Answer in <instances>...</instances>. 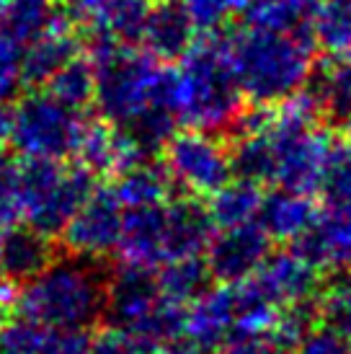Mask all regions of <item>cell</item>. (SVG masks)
Here are the masks:
<instances>
[{
	"instance_id": "cell-1",
	"label": "cell",
	"mask_w": 351,
	"mask_h": 354,
	"mask_svg": "<svg viewBox=\"0 0 351 354\" xmlns=\"http://www.w3.org/2000/svg\"><path fill=\"white\" fill-rule=\"evenodd\" d=\"M230 39L233 75L243 99L272 106L307 86L312 78L315 41L310 24L297 31L248 26Z\"/></svg>"
},
{
	"instance_id": "cell-2",
	"label": "cell",
	"mask_w": 351,
	"mask_h": 354,
	"mask_svg": "<svg viewBox=\"0 0 351 354\" xmlns=\"http://www.w3.org/2000/svg\"><path fill=\"white\" fill-rule=\"evenodd\" d=\"M104 259L80 254L55 256L16 292V313L55 328H96L104 321L108 274Z\"/></svg>"
},
{
	"instance_id": "cell-3",
	"label": "cell",
	"mask_w": 351,
	"mask_h": 354,
	"mask_svg": "<svg viewBox=\"0 0 351 354\" xmlns=\"http://www.w3.org/2000/svg\"><path fill=\"white\" fill-rule=\"evenodd\" d=\"M178 70V119L194 129L225 132L233 129L243 111L230 62V39L222 31L202 34L184 52Z\"/></svg>"
},
{
	"instance_id": "cell-4",
	"label": "cell",
	"mask_w": 351,
	"mask_h": 354,
	"mask_svg": "<svg viewBox=\"0 0 351 354\" xmlns=\"http://www.w3.org/2000/svg\"><path fill=\"white\" fill-rule=\"evenodd\" d=\"M19 184L23 205L21 220L41 236L57 238L75 209L98 187V176L78 160L19 158Z\"/></svg>"
},
{
	"instance_id": "cell-5",
	"label": "cell",
	"mask_w": 351,
	"mask_h": 354,
	"mask_svg": "<svg viewBox=\"0 0 351 354\" xmlns=\"http://www.w3.org/2000/svg\"><path fill=\"white\" fill-rule=\"evenodd\" d=\"M86 122V111L62 104L44 88H29L10 111L8 142L21 158L73 160Z\"/></svg>"
},
{
	"instance_id": "cell-6",
	"label": "cell",
	"mask_w": 351,
	"mask_h": 354,
	"mask_svg": "<svg viewBox=\"0 0 351 354\" xmlns=\"http://www.w3.org/2000/svg\"><path fill=\"white\" fill-rule=\"evenodd\" d=\"M163 168L186 194L205 199L233 178L230 148L215 132L189 127L184 132L176 129L163 145Z\"/></svg>"
},
{
	"instance_id": "cell-7",
	"label": "cell",
	"mask_w": 351,
	"mask_h": 354,
	"mask_svg": "<svg viewBox=\"0 0 351 354\" xmlns=\"http://www.w3.org/2000/svg\"><path fill=\"white\" fill-rule=\"evenodd\" d=\"M124 207L111 187H96L62 227L59 241L70 254L106 259L117 251Z\"/></svg>"
},
{
	"instance_id": "cell-8",
	"label": "cell",
	"mask_w": 351,
	"mask_h": 354,
	"mask_svg": "<svg viewBox=\"0 0 351 354\" xmlns=\"http://www.w3.org/2000/svg\"><path fill=\"white\" fill-rule=\"evenodd\" d=\"M205 264L209 277H215L225 285H238L256 274L263 259L272 254V238L263 233V227L251 220L243 225H230L212 233L207 243Z\"/></svg>"
},
{
	"instance_id": "cell-9",
	"label": "cell",
	"mask_w": 351,
	"mask_h": 354,
	"mask_svg": "<svg viewBox=\"0 0 351 354\" xmlns=\"http://www.w3.org/2000/svg\"><path fill=\"white\" fill-rule=\"evenodd\" d=\"M163 295L158 290L155 272L145 266L124 264L106 279V303L104 318L108 326L137 336L145 321L155 313Z\"/></svg>"
},
{
	"instance_id": "cell-10",
	"label": "cell",
	"mask_w": 351,
	"mask_h": 354,
	"mask_svg": "<svg viewBox=\"0 0 351 354\" xmlns=\"http://www.w3.org/2000/svg\"><path fill=\"white\" fill-rule=\"evenodd\" d=\"M251 279L276 308L312 303L323 290L321 269L294 248L269 254Z\"/></svg>"
},
{
	"instance_id": "cell-11",
	"label": "cell",
	"mask_w": 351,
	"mask_h": 354,
	"mask_svg": "<svg viewBox=\"0 0 351 354\" xmlns=\"http://www.w3.org/2000/svg\"><path fill=\"white\" fill-rule=\"evenodd\" d=\"M114 254L129 266L158 269L166 254V205L132 207L122 217V236Z\"/></svg>"
},
{
	"instance_id": "cell-12",
	"label": "cell",
	"mask_w": 351,
	"mask_h": 354,
	"mask_svg": "<svg viewBox=\"0 0 351 354\" xmlns=\"http://www.w3.org/2000/svg\"><path fill=\"white\" fill-rule=\"evenodd\" d=\"M235 315V285L205 287L199 295L186 305L184 336L205 352H215L230 342Z\"/></svg>"
},
{
	"instance_id": "cell-13",
	"label": "cell",
	"mask_w": 351,
	"mask_h": 354,
	"mask_svg": "<svg viewBox=\"0 0 351 354\" xmlns=\"http://www.w3.org/2000/svg\"><path fill=\"white\" fill-rule=\"evenodd\" d=\"M292 248L318 269H351V212H321Z\"/></svg>"
},
{
	"instance_id": "cell-14",
	"label": "cell",
	"mask_w": 351,
	"mask_h": 354,
	"mask_svg": "<svg viewBox=\"0 0 351 354\" xmlns=\"http://www.w3.org/2000/svg\"><path fill=\"white\" fill-rule=\"evenodd\" d=\"M196 31L191 21L186 19L178 0H160L158 6H150L140 31L142 50L153 55L158 62H173L181 59L184 52L194 44Z\"/></svg>"
},
{
	"instance_id": "cell-15",
	"label": "cell",
	"mask_w": 351,
	"mask_h": 354,
	"mask_svg": "<svg viewBox=\"0 0 351 354\" xmlns=\"http://www.w3.org/2000/svg\"><path fill=\"white\" fill-rule=\"evenodd\" d=\"M57 256L55 238L37 233L29 225H10L0 230V277L23 285L37 277Z\"/></svg>"
},
{
	"instance_id": "cell-16",
	"label": "cell",
	"mask_w": 351,
	"mask_h": 354,
	"mask_svg": "<svg viewBox=\"0 0 351 354\" xmlns=\"http://www.w3.org/2000/svg\"><path fill=\"white\" fill-rule=\"evenodd\" d=\"M83 52V37L73 31H44L21 47V83L26 88H44L65 62Z\"/></svg>"
},
{
	"instance_id": "cell-17",
	"label": "cell",
	"mask_w": 351,
	"mask_h": 354,
	"mask_svg": "<svg viewBox=\"0 0 351 354\" xmlns=\"http://www.w3.org/2000/svg\"><path fill=\"white\" fill-rule=\"evenodd\" d=\"M318 215L321 212L312 202V194H300V192H290V189H274L272 194L261 197L256 223L263 227V233L272 241L294 243L318 220Z\"/></svg>"
},
{
	"instance_id": "cell-18",
	"label": "cell",
	"mask_w": 351,
	"mask_h": 354,
	"mask_svg": "<svg viewBox=\"0 0 351 354\" xmlns=\"http://www.w3.org/2000/svg\"><path fill=\"white\" fill-rule=\"evenodd\" d=\"M215 233V223L196 197L166 202V254L168 259L199 256ZM166 259V261H168Z\"/></svg>"
},
{
	"instance_id": "cell-19",
	"label": "cell",
	"mask_w": 351,
	"mask_h": 354,
	"mask_svg": "<svg viewBox=\"0 0 351 354\" xmlns=\"http://www.w3.org/2000/svg\"><path fill=\"white\" fill-rule=\"evenodd\" d=\"M147 0H96L78 24L83 34H108L124 44H135L145 24Z\"/></svg>"
},
{
	"instance_id": "cell-20",
	"label": "cell",
	"mask_w": 351,
	"mask_h": 354,
	"mask_svg": "<svg viewBox=\"0 0 351 354\" xmlns=\"http://www.w3.org/2000/svg\"><path fill=\"white\" fill-rule=\"evenodd\" d=\"M114 194H117L119 205L124 209L132 207H150V205H166L173 192V181L168 176V171L158 163L150 160H140L124 174L117 176L114 184Z\"/></svg>"
},
{
	"instance_id": "cell-21",
	"label": "cell",
	"mask_w": 351,
	"mask_h": 354,
	"mask_svg": "<svg viewBox=\"0 0 351 354\" xmlns=\"http://www.w3.org/2000/svg\"><path fill=\"white\" fill-rule=\"evenodd\" d=\"M261 184L240 176L230 178L227 184L217 189L215 194H209L207 212L212 217V223L220 227L243 225V223L256 220L258 207H261Z\"/></svg>"
},
{
	"instance_id": "cell-22",
	"label": "cell",
	"mask_w": 351,
	"mask_h": 354,
	"mask_svg": "<svg viewBox=\"0 0 351 354\" xmlns=\"http://www.w3.org/2000/svg\"><path fill=\"white\" fill-rule=\"evenodd\" d=\"M310 34L315 47L331 55L351 50V0H321L310 13Z\"/></svg>"
},
{
	"instance_id": "cell-23",
	"label": "cell",
	"mask_w": 351,
	"mask_h": 354,
	"mask_svg": "<svg viewBox=\"0 0 351 354\" xmlns=\"http://www.w3.org/2000/svg\"><path fill=\"white\" fill-rule=\"evenodd\" d=\"M55 8L57 0H3L0 34L23 47L49 29Z\"/></svg>"
},
{
	"instance_id": "cell-24",
	"label": "cell",
	"mask_w": 351,
	"mask_h": 354,
	"mask_svg": "<svg viewBox=\"0 0 351 354\" xmlns=\"http://www.w3.org/2000/svg\"><path fill=\"white\" fill-rule=\"evenodd\" d=\"M276 310L279 308L256 287L254 279L238 282L235 285V315H233L230 342H235V339H258V336H266V331L274 324Z\"/></svg>"
},
{
	"instance_id": "cell-25",
	"label": "cell",
	"mask_w": 351,
	"mask_h": 354,
	"mask_svg": "<svg viewBox=\"0 0 351 354\" xmlns=\"http://www.w3.org/2000/svg\"><path fill=\"white\" fill-rule=\"evenodd\" d=\"M155 282L166 300L189 305L209 285V269L199 256L168 259L160 264V272H155Z\"/></svg>"
},
{
	"instance_id": "cell-26",
	"label": "cell",
	"mask_w": 351,
	"mask_h": 354,
	"mask_svg": "<svg viewBox=\"0 0 351 354\" xmlns=\"http://www.w3.org/2000/svg\"><path fill=\"white\" fill-rule=\"evenodd\" d=\"M233 176L248 178L256 184L274 181V150L263 127L235 132V145L230 148Z\"/></svg>"
},
{
	"instance_id": "cell-27",
	"label": "cell",
	"mask_w": 351,
	"mask_h": 354,
	"mask_svg": "<svg viewBox=\"0 0 351 354\" xmlns=\"http://www.w3.org/2000/svg\"><path fill=\"white\" fill-rule=\"evenodd\" d=\"M44 91H49V93H52L55 99L62 101V104L78 109V111H86L88 106H93L96 70L91 65V59L80 52V55H75L70 62H65V65L49 78Z\"/></svg>"
},
{
	"instance_id": "cell-28",
	"label": "cell",
	"mask_w": 351,
	"mask_h": 354,
	"mask_svg": "<svg viewBox=\"0 0 351 354\" xmlns=\"http://www.w3.org/2000/svg\"><path fill=\"white\" fill-rule=\"evenodd\" d=\"M318 0H254L243 10L248 26H261L274 31L305 29Z\"/></svg>"
},
{
	"instance_id": "cell-29",
	"label": "cell",
	"mask_w": 351,
	"mask_h": 354,
	"mask_svg": "<svg viewBox=\"0 0 351 354\" xmlns=\"http://www.w3.org/2000/svg\"><path fill=\"white\" fill-rule=\"evenodd\" d=\"M315 96L321 101L323 111H331L333 117H351V62H336L321 73L315 83Z\"/></svg>"
},
{
	"instance_id": "cell-30",
	"label": "cell",
	"mask_w": 351,
	"mask_h": 354,
	"mask_svg": "<svg viewBox=\"0 0 351 354\" xmlns=\"http://www.w3.org/2000/svg\"><path fill=\"white\" fill-rule=\"evenodd\" d=\"M49 326L26 315L6 318L0 326V354H44Z\"/></svg>"
},
{
	"instance_id": "cell-31",
	"label": "cell",
	"mask_w": 351,
	"mask_h": 354,
	"mask_svg": "<svg viewBox=\"0 0 351 354\" xmlns=\"http://www.w3.org/2000/svg\"><path fill=\"white\" fill-rule=\"evenodd\" d=\"M315 324V315L310 310V303L305 305H282V310H276L272 328L266 331V339L282 352H292L294 346L303 342Z\"/></svg>"
},
{
	"instance_id": "cell-32",
	"label": "cell",
	"mask_w": 351,
	"mask_h": 354,
	"mask_svg": "<svg viewBox=\"0 0 351 354\" xmlns=\"http://www.w3.org/2000/svg\"><path fill=\"white\" fill-rule=\"evenodd\" d=\"M318 297H321L318 313L323 318V326L351 339V279L346 277L336 279L333 285L323 287Z\"/></svg>"
},
{
	"instance_id": "cell-33",
	"label": "cell",
	"mask_w": 351,
	"mask_h": 354,
	"mask_svg": "<svg viewBox=\"0 0 351 354\" xmlns=\"http://www.w3.org/2000/svg\"><path fill=\"white\" fill-rule=\"evenodd\" d=\"M23 215L19 184V158L0 150V230L19 225Z\"/></svg>"
},
{
	"instance_id": "cell-34",
	"label": "cell",
	"mask_w": 351,
	"mask_h": 354,
	"mask_svg": "<svg viewBox=\"0 0 351 354\" xmlns=\"http://www.w3.org/2000/svg\"><path fill=\"white\" fill-rule=\"evenodd\" d=\"M178 3L196 34L222 31V26L235 10L233 0H178Z\"/></svg>"
},
{
	"instance_id": "cell-35",
	"label": "cell",
	"mask_w": 351,
	"mask_h": 354,
	"mask_svg": "<svg viewBox=\"0 0 351 354\" xmlns=\"http://www.w3.org/2000/svg\"><path fill=\"white\" fill-rule=\"evenodd\" d=\"M21 88V44L0 34V106L19 99Z\"/></svg>"
},
{
	"instance_id": "cell-36",
	"label": "cell",
	"mask_w": 351,
	"mask_h": 354,
	"mask_svg": "<svg viewBox=\"0 0 351 354\" xmlns=\"http://www.w3.org/2000/svg\"><path fill=\"white\" fill-rule=\"evenodd\" d=\"M321 189L325 192L331 209L351 212V148L331 166Z\"/></svg>"
},
{
	"instance_id": "cell-37",
	"label": "cell",
	"mask_w": 351,
	"mask_h": 354,
	"mask_svg": "<svg viewBox=\"0 0 351 354\" xmlns=\"http://www.w3.org/2000/svg\"><path fill=\"white\" fill-rule=\"evenodd\" d=\"M292 354H351V342L328 326H312L303 336V342L292 349Z\"/></svg>"
},
{
	"instance_id": "cell-38",
	"label": "cell",
	"mask_w": 351,
	"mask_h": 354,
	"mask_svg": "<svg viewBox=\"0 0 351 354\" xmlns=\"http://www.w3.org/2000/svg\"><path fill=\"white\" fill-rule=\"evenodd\" d=\"M153 349H147L140 339H135L132 334L108 326L106 331L91 336V346L88 354H147Z\"/></svg>"
},
{
	"instance_id": "cell-39",
	"label": "cell",
	"mask_w": 351,
	"mask_h": 354,
	"mask_svg": "<svg viewBox=\"0 0 351 354\" xmlns=\"http://www.w3.org/2000/svg\"><path fill=\"white\" fill-rule=\"evenodd\" d=\"M91 328H55L49 326L44 354H88L91 346Z\"/></svg>"
},
{
	"instance_id": "cell-40",
	"label": "cell",
	"mask_w": 351,
	"mask_h": 354,
	"mask_svg": "<svg viewBox=\"0 0 351 354\" xmlns=\"http://www.w3.org/2000/svg\"><path fill=\"white\" fill-rule=\"evenodd\" d=\"M215 354H284V352L276 349L266 336H258V339H235V342H227Z\"/></svg>"
},
{
	"instance_id": "cell-41",
	"label": "cell",
	"mask_w": 351,
	"mask_h": 354,
	"mask_svg": "<svg viewBox=\"0 0 351 354\" xmlns=\"http://www.w3.org/2000/svg\"><path fill=\"white\" fill-rule=\"evenodd\" d=\"M8 127H10V109L0 106V150L8 142Z\"/></svg>"
},
{
	"instance_id": "cell-42",
	"label": "cell",
	"mask_w": 351,
	"mask_h": 354,
	"mask_svg": "<svg viewBox=\"0 0 351 354\" xmlns=\"http://www.w3.org/2000/svg\"><path fill=\"white\" fill-rule=\"evenodd\" d=\"M251 3H254V0H233L235 10H240V13H243V10L248 8V6H251Z\"/></svg>"
},
{
	"instance_id": "cell-43",
	"label": "cell",
	"mask_w": 351,
	"mask_h": 354,
	"mask_svg": "<svg viewBox=\"0 0 351 354\" xmlns=\"http://www.w3.org/2000/svg\"><path fill=\"white\" fill-rule=\"evenodd\" d=\"M346 145L351 148V117L346 119Z\"/></svg>"
},
{
	"instance_id": "cell-44",
	"label": "cell",
	"mask_w": 351,
	"mask_h": 354,
	"mask_svg": "<svg viewBox=\"0 0 351 354\" xmlns=\"http://www.w3.org/2000/svg\"><path fill=\"white\" fill-rule=\"evenodd\" d=\"M6 313H8V308H3V305H0V326H3V321H6Z\"/></svg>"
},
{
	"instance_id": "cell-45",
	"label": "cell",
	"mask_w": 351,
	"mask_h": 354,
	"mask_svg": "<svg viewBox=\"0 0 351 354\" xmlns=\"http://www.w3.org/2000/svg\"><path fill=\"white\" fill-rule=\"evenodd\" d=\"M147 354H163V349H153V352H147Z\"/></svg>"
},
{
	"instance_id": "cell-46",
	"label": "cell",
	"mask_w": 351,
	"mask_h": 354,
	"mask_svg": "<svg viewBox=\"0 0 351 354\" xmlns=\"http://www.w3.org/2000/svg\"><path fill=\"white\" fill-rule=\"evenodd\" d=\"M349 57H351V50H349Z\"/></svg>"
}]
</instances>
